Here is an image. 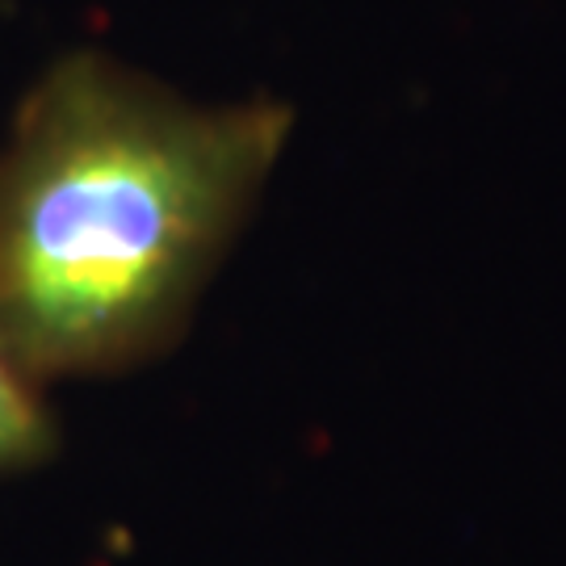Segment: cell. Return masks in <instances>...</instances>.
<instances>
[{"instance_id":"obj_1","label":"cell","mask_w":566,"mask_h":566,"mask_svg":"<svg viewBox=\"0 0 566 566\" xmlns=\"http://www.w3.org/2000/svg\"><path fill=\"white\" fill-rule=\"evenodd\" d=\"M290 135L102 51L42 76L0 147V344L34 378L118 374L185 332Z\"/></svg>"},{"instance_id":"obj_2","label":"cell","mask_w":566,"mask_h":566,"mask_svg":"<svg viewBox=\"0 0 566 566\" xmlns=\"http://www.w3.org/2000/svg\"><path fill=\"white\" fill-rule=\"evenodd\" d=\"M55 424L39 399V382L0 344V474H18L51 458Z\"/></svg>"}]
</instances>
